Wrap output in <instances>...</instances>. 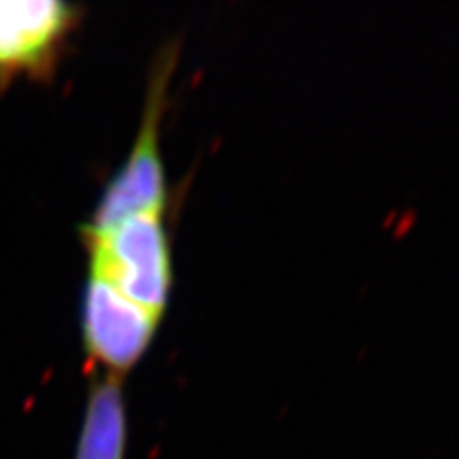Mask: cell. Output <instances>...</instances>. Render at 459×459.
I'll list each match as a JSON object with an SVG mask.
<instances>
[{"label":"cell","instance_id":"cell-1","mask_svg":"<svg viewBox=\"0 0 459 459\" xmlns=\"http://www.w3.org/2000/svg\"><path fill=\"white\" fill-rule=\"evenodd\" d=\"M165 212H142L104 232H81L91 274L161 318L170 293L172 266Z\"/></svg>","mask_w":459,"mask_h":459},{"label":"cell","instance_id":"cell-2","mask_svg":"<svg viewBox=\"0 0 459 459\" xmlns=\"http://www.w3.org/2000/svg\"><path fill=\"white\" fill-rule=\"evenodd\" d=\"M175 60V48H165L155 60L134 146L121 169L108 182L81 232H104L134 214L165 212L169 194L160 150V126Z\"/></svg>","mask_w":459,"mask_h":459},{"label":"cell","instance_id":"cell-3","mask_svg":"<svg viewBox=\"0 0 459 459\" xmlns=\"http://www.w3.org/2000/svg\"><path fill=\"white\" fill-rule=\"evenodd\" d=\"M82 8L64 0L0 3V91L25 79L54 75Z\"/></svg>","mask_w":459,"mask_h":459},{"label":"cell","instance_id":"cell-4","mask_svg":"<svg viewBox=\"0 0 459 459\" xmlns=\"http://www.w3.org/2000/svg\"><path fill=\"white\" fill-rule=\"evenodd\" d=\"M160 320L106 280L89 274L81 303V335L92 368L121 377L150 349Z\"/></svg>","mask_w":459,"mask_h":459},{"label":"cell","instance_id":"cell-5","mask_svg":"<svg viewBox=\"0 0 459 459\" xmlns=\"http://www.w3.org/2000/svg\"><path fill=\"white\" fill-rule=\"evenodd\" d=\"M126 435L121 377L96 376L86 396L75 459H125Z\"/></svg>","mask_w":459,"mask_h":459}]
</instances>
